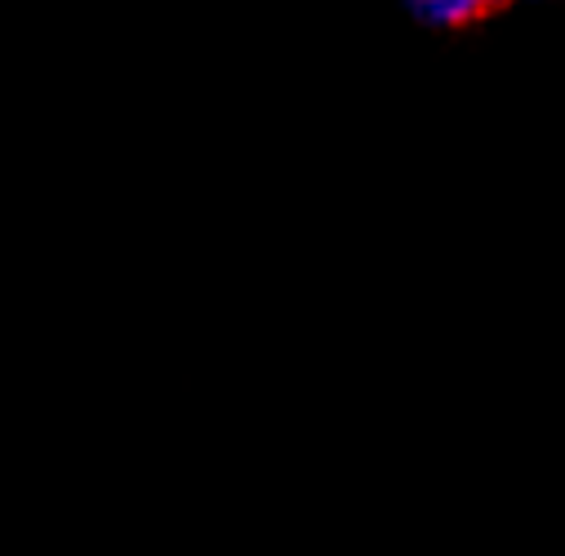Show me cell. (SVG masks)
<instances>
[{"instance_id":"cell-2","label":"cell","mask_w":565,"mask_h":556,"mask_svg":"<svg viewBox=\"0 0 565 556\" xmlns=\"http://www.w3.org/2000/svg\"><path fill=\"white\" fill-rule=\"evenodd\" d=\"M499 6H516V0H490V10H499Z\"/></svg>"},{"instance_id":"cell-1","label":"cell","mask_w":565,"mask_h":556,"mask_svg":"<svg viewBox=\"0 0 565 556\" xmlns=\"http://www.w3.org/2000/svg\"><path fill=\"white\" fill-rule=\"evenodd\" d=\"M405 6L428 28H468L490 10V0H405Z\"/></svg>"}]
</instances>
